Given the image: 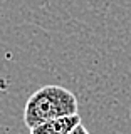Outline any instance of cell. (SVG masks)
I'll return each mask as SVG.
<instances>
[{
	"label": "cell",
	"instance_id": "6da1fadb",
	"mask_svg": "<svg viewBox=\"0 0 131 134\" xmlns=\"http://www.w3.org/2000/svg\"><path fill=\"white\" fill-rule=\"evenodd\" d=\"M79 114V102L72 91L61 86H44L27 99L24 122L29 129L45 121Z\"/></svg>",
	"mask_w": 131,
	"mask_h": 134
},
{
	"label": "cell",
	"instance_id": "7a4b0ae2",
	"mask_svg": "<svg viewBox=\"0 0 131 134\" xmlns=\"http://www.w3.org/2000/svg\"><path fill=\"white\" fill-rule=\"evenodd\" d=\"M77 124H81V116H66L59 117V119L45 121L39 126L30 129V134H69Z\"/></svg>",
	"mask_w": 131,
	"mask_h": 134
},
{
	"label": "cell",
	"instance_id": "3957f363",
	"mask_svg": "<svg viewBox=\"0 0 131 134\" xmlns=\"http://www.w3.org/2000/svg\"><path fill=\"white\" fill-rule=\"evenodd\" d=\"M69 134H91V132L87 131V129L82 126V122H81V124H77V126H76V127H74V129H72V131H71Z\"/></svg>",
	"mask_w": 131,
	"mask_h": 134
}]
</instances>
